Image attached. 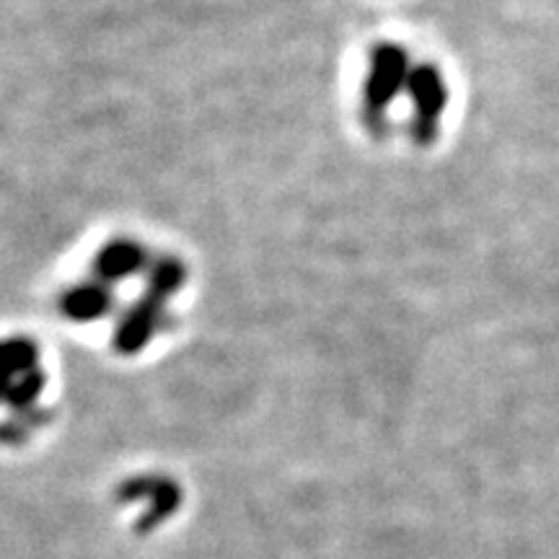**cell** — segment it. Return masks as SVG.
Here are the masks:
<instances>
[{
    "instance_id": "cell-1",
    "label": "cell",
    "mask_w": 559,
    "mask_h": 559,
    "mask_svg": "<svg viewBox=\"0 0 559 559\" xmlns=\"http://www.w3.org/2000/svg\"><path fill=\"white\" fill-rule=\"evenodd\" d=\"M409 81L407 55L396 45H379L370 52L366 86H362V107L368 122H381L389 102L400 94V88Z\"/></svg>"
},
{
    "instance_id": "cell-2",
    "label": "cell",
    "mask_w": 559,
    "mask_h": 559,
    "mask_svg": "<svg viewBox=\"0 0 559 559\" xmlns=\"http://www.w3.org/2000/svg\"><path fill=\"white\" fill-rule=\"evenodd\" d=\"M166 300L169 298L148 290L128 313H124V319L120 321L115 334V347L120 349L122 355H135L138 349H143L153 337H156L158 326L164 324Z\"/></svg>"
},
{
    "instance_id": "cell-3",
    "label": "cell",
    "mask_w": 559,
    "mask_h": 559,
    "mask_svg": "<svg viewBox=\"0 0 559 559\" xmlns=\"http://www.w3.org/2000/svg\"><path fill=\"white\" fill-rule=\"evenodd\" d=\"M409 94L412 102H415V111H417V122H415V132L419 140H430L432 132H436V122L440 117V111L445 107V88L443 81H440L438 70H432L430 66H419L409 73Z\"/></svg>"
},
{
    "instance_id": "cell-4",
    "label": "cell",
    "mask_w": 559,
    "mask_h": 559,
    "mask_svg": "<svg viewBox=\"0 0 559 559\" xmlns=\"http://www.w3.org/2000/svg\"><path fill=\"white\" fill-rule=\"evenodd\" d=\"M145 267H148V254H145V249L140 243L130 239L109 241L107 247L99 249V254L94 260L96 280H102L107 285L138 275Z\"/></svg>"
},
{
    "instance_id": "cell-5",
    "label": "cell",
    "mask_w": 559,
    "mask_h": 559,
    "mask_svg": "<svg viewBox=\"0 0 559 559\" xmlns=\"http://www.w3.org/2000/svg\"><path fill=\"white\" fill-rule=\"evenodd\" d=\"M111 309V288L102 280L94 283H81L62 293L60 313L70 321L79 324H91V321L102 319Z\"/></svg>"
},
{
    "instance_id": "cell-6",
    "label": "cell",
    "mask_w": 559,
    "mask_h": 559,
    "mask_svg": "<svg viewBox=\"0 0 559 559\" xmlns=\"http://www.w3.org/2000/svg\"><path fill=\"white\" fill-rule=\"evenodd\" d=\"M37 345L29 340L0 342V381H13L29 370H37Z\"/></svg>"
}]
</instances>
